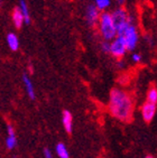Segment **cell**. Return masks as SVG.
I'll return each mask as SVG.
<instances>
[{"instance_id":"obj_1","label":"cell","mask_w":157,"mask_h":158,"mask_svg":"<svg viewBox=\"0 0 157 158\" xmlns=\"http://www.w3.org/2000/svg\"><path fill=\"white\" fill-rule=\"evenodd\" d=\"M134 100L128 92L120 89H112L109 97V111L113 118L128 122L133 117Z\"/></svg>"},{"instance_id":"obj_2","label":"cell","mask_w":157,"mask_h":158,"mask_svg":"<svg viewBox=\"0 0 157 158\" xmlns=\"http://www.w3.org/2000/svg\"><path fill=\"white\" fill-rule=\"evenodd\" d=\"M99 31L101 36L104 40H111L117 36V31H116L115 24L112 20V16L110 12L103 11L99 16Z\"/></svg>"},{"instance_id":"obj_3","label":"cell","mask_w":157,"mask_h":158,"mask_svg":"<svg viewBox=\"0 0 157 158\" xmlns=\"http://www.w3.org/2000/svg\"><path fill=\"white\" fill-rule=\"evenodd\" d=\"M112 20L115 24L116 31H117V36H120L124 33L125 29L129 26L130 24L134 23V18L128 14V11L125 8H118L111 14Z\"/></svg>"},{"instance_id":"obj_4","label":"cell","mask_w":157,"mask_h":158,"mask_svg":"<svg viewBox=\"0 0 157 158\" xmlns=\"http://www.w3.org/2000/svg\"><path fill=\"white\" fill-rule=\"evenodd\" d=\"M120 36L124 38L126 47H127V51H134L135 47L137 46V43H138L139 40L138 31H137V27L135 26V24L134 23L130 24Z\"/></svg>"},{"instance_id":"obj_5","label":"cell","mask_w":157,"mask_h":158,"mask_svg":"<svg viewBox=\"0 0 157 158\" xmlns=\"http://www.w3.org/2000/svg\"><path fill=\"white\" fill-rule=\"evenodd\" d=\"M127 52V47L125 44L124 38L121 36H116L111 43H110V53L113 57L121 58Z\"/></svg>"},{"instance_id":"obj_6","label":"cell","mask_w":157,"mask_h":158,"mask_svg":"<svg viewBox=\"0 0 157 158\" xmlns=\"http://www.w3.org/2000/svg\"><path fill=\"white\" fill-rule=\"evenodd\" d=\"M155 114H156V104L151 102H145L144 106H142V116L145 122L153 121Z\"/></svg>"},{"instance_id":"obj_7","label":"cell","mask_w":157,"mask_h":158,"mask_svg":"<svg viewBox=\"0 0 157 158\" xmlns=\"http://www.w3.org/2000/svg\"><path fill=\"white\" fill-rule=\"evenodd\" d=\"M100 16V10L97 8L95 5H89L85 11V18L90 26H95L98 24Z\"/></svg>"},{"instance_id":"obj_8","label":"cell","mask_w":157,"mask_h":158,"mask_svg":"<svg viewBox=\"0 0 157 158\" xmlns=\"http://www.w3.org/2000/svg\"><path fill=\"white\" fill-rule=\"evenodd\" d=\"M62 123L67 134H71L73 131V116L69 110H64L62 114Z\"/></svg>"},{"instance_id":"obj_9","label":"cell","mask_w":157,"mask_h":158,"mask_svg":"<svg viewBox=\"0 0 157 158\" xmlns=\"http://www.w3.org/2000/svg\"><path fill=\"white\" fill-rule=\"evenodd\" d=\"M7 131H8V137H7L6 140V147L9 150H12V149L17 146V138H16V135H15V129H14L12 126L9 125L7 127Z\"/></svg>"},{"instance_id":"obj_10","label":"cell","mask_w":157,"mask_h":158,"mask_svg":"<svg viewBox=\"0 0 157 158\" xmlns=\"http://www.w3.org/2000/svg\"><path fill=\"white\" fill-rule=\"evenodd\" d=\"M23 82L25 84V88H26V92H27L28 97H29L30 100H35L36 99V95H35V90H34V85L30 81L29 76L27 74H23Z\"/></svg>"},{"instance_id":"obj_11","label":"cell","mask_w":157,"mask_h":158,"mask_svg":"<svg viewBox=\"0 0 157 158\" xmlns=\"http://www.w3.org/2000/svg\"><path fill=\"white\" fill-rule=\"evenodd\" d=\"M12 21H14V25H15L16 28H18L20 29L23 27V25H24V17L21 15V11L19 9V7H16L14 11H12Z\"/></svg>"},{"instance_id":"obj_12","label":"cell","mask_w":157,"mask_h":158,"mask_svg":"<svg viewBox=\"0 0 157 158\" xmlns=\"http://www.w3.org/2000/svg\"><path fill=\"white\" fill-rule=\"evenodd\" d=\"M7 43H8L9 48L11 49V51H14V52H16V51L19 48V40L16 34H14V33L8 34V36H7Z\"/></svg>"},{"instance_id":"obj_13","label":"cell","mask_w":157,"mask_h":158,"mask_svg":"<svg viewBox=\"0 0 157 158\" xmlns=\"http://www.w3.org/2000/svg\"><path fill=\"white\" fill-rule=\"evenodd\" d=\"M55 150H56V154L60 158H70V152L67 147L65 146V143H58L56 146H55Z\"/></svg>"},{"instance_id":"obj_14","label":"cell","mask_w":157,"mask_h":158,"mask_svg":"<svg viewBox=\"0 0 157 158\" xmlns=\"http://www.w3.org/2000/svg\"><path fill=\"white\" fill-rule=\"evenodd\" d=\"M19 9H20L21 15L24 17V23L25 24H29L30 15H29V10H28V6L25 0H20V7H19Z\"/></svg>"},{"instance_id":"obj_15","label":"cell","mask_w":157,"mask_h":158,"mask_svg":"<svg viewBox=\"0 0 157 158\" xmlns=\"http://www.w3.org/2000/svg\"><path fill=\"white\" fill-rule=\"evenodd\" d=\"M147 101L156 104L157 102V90L155 86H151L147 92Z\"/></svg>"},{"instance_id":"obj_16","label":"cell","mask_w":157,"mask_h":158,"mask_svg":"<svg viewBox=\"0 0 157 158\" xmlns=\"http://www.w3.org/2000/svg\"><path fill=\"white\" fill-rule=\"evenodd\" d=\"M111 3V0H95V6L99 10H106Z\"/></svg>"},{"instance_id":"obj_17","label":"cell","mask_w":157,"mask_h":158,"mask_svg":"<svg viewBox=\"0 0 157 158\" xmlns=\"http://www.w3.org/2000/svg\"><path fill=\"white\" fill-rule=\"evenodd\" d=\"M101 49L103 53L109 54L110 53V42L109 40H104L103 43H101Z\"/></svg>"},{"instance_id":"obj_18","label":"cell","mask_w":157,"mask_h":158,"mask_svg":"<svg viewBox=\"0 0 157 158\" xmlns=\"http://www.w3.org/2000/svg\"><path fill=\"white\" fill-rule=\"evenodd\" d=\"M133 61L135 62V63H139V62L142 61V55L138 54V53H135V54L133 55Z\"/></svg>"},{"instance_id":"obj_19","label":"cell","mask_w":157,"mask_h":158,"mask_svg":"<svg viewBox=\"0 0 157 158\" xmlns=\"http://www.w3.org/2000/svg\"><path fill=\"white\" fill-rule=\"evenodd\" d=\"M44 157H45V158H54V157H53V154H52V152L49 150V148L44 149Z\"/></svg>"},{"instance_id":"obj_20","label":"cell","mask_w":157,"mask_h":158,"mask_svg":"<svg viewBox=\"0 0 157 158\" xmlns=\"http://www.w3.org/2000/svg\"><path fill=\"white\" fill-rule=\"evenodd\" d=\"M125 1H126V0H117V2H118V3H120V5L125 3Z\"/></svg>"},{"instance_id":"obj_21","label":"cell","mask_w":157,"mask_h":158,"mask_svg":"<svg viewBox=\"0 0 157 158\" xmlns=\"http://www.w3.org/2000/svg\"><path fill=\"white\" fill-rule=\"evenodd\" d=\"M145 158H154V157H153V156H151V155H148V156H146Z\"/></svg>"},{"instance_id":"obj_22","label":"cell","mask_w":157,"mask_h":158,"mask_svg":"<svg viewBox=\"0 0 157 158\" xmlns=\"http://www.w3.org/2000/svg\"><path fill=\"white\" fill-rule=\"evenodd\" d=\"M0 3H1V0H0Z\"/></svg>"}]
</instances>
